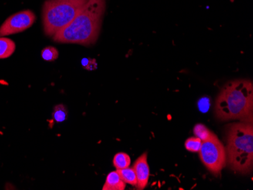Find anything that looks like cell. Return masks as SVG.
Returning a JSON list of instances; mask_svg holds the SVG:
<instances>
[{
	"instance_id": "1",
	"label": "cell",
	"mask_w": 253,
	"mask_h": 190,
	"mask_svg": "<svg viewBox=\"0 0 253 190\" xmlns=\"http://www.w3.org/2000/svg\"><path fill=\"white\" fill-rule=\"evenodd\" d=\"M106 7V0H88L73 21L53 37V40L83 46L95 43L100 33Z\"/></svg>"
},
{
	"instance_id": "2",
	"label": "cell",
	"mask_w": 253,
	"mask_h": 190,
	"mask_svg": "<svg viewBox=\"0 0 253 190\" xmlns=\"http://www.w3.org/2000/svg\"><path fill=\"white\" fill-rule=\"evenodd\" d=\"M253 110V84L251 80L228 82L216 99L214 113L223 120L251 117Z\"/></svg>"
},
{
	"instance_id": "3",
	"label": "cell",
	"mask_w": 253,
	"mask_h": 190,
	"mask_svg": "<svg viewBox=\"0 0 253 190\" xmlns=\"http://www.w3.org/2000/svg\"><path fill=\"white\" fill-rule=\"evenodd\" d=\"M227 153L232 171L248 174L253 165V127L252 123H237L227 130Z\"/></svg>"
},
{
	"instance_id": "4",
	"label": "cell",
	"mask_w": 253,
	"mask_h": 190,
	"mask_svg": "<svg viewBox=\"0 0 253 190\" xmlns=\"http://www.w3.org/2000/svg\"><path fill=\"white\" fill-rule=\"evenodd\" d=\"M88 0H46L42 6L45 35L53 38L73 21Z\"/></svg>"
},
{
	"instance_id": "5",
	"label": "cell",
	"mask_w": 253,
	"mask_h": 190,
	"mask_svg": "<svg viewBox=\"0 0 253 190\" xmlns=\"http://www.w3.org/2000/svg\"><path fill=\"white\" fill-rule=\"evenodd\" d=\"M199 153L202 162L211 174L218 175L225 167L227 162L225 148L214 133L203 140Z\"/></svg>"
},
{
	"instance_id": "6",
	"label": "cell",
	"mask_w": 253,
	"mask_h": 190,
	"mask_svg": "<svg viewBox=\"0 0 253 190\" xmlns=\"http://www.w3.org/2000/svg\"><path fill=\"white\" fill-rule=\"evenodd\" d=\"M36 18V15L31 10L16 12L8 17L0 26V38L26 31L34 25Z\"/></svg>"
},
{
	"instance_id": "7",
	"label": "cell",
	"mask_w": 253,
	"mask_h": 190,
	"mask_svg": "<svg viewBox=\"0 0 253 190\" xmlns=\"http://www.w3.org/2000/svg\"><path fill=\"white\" fill-rule=\"evenodd\" d=\"M136 178H137V185L136 187L139 190H144L149 182V164L147 161V153H143L135 161L133 167Z\"/></svg>"
},
{
	"instance_id": "8",
	"label": "cell",
	"mask_w": 253,
	"mask_h": 190,
	"mask_svg": "<svg viewBox=\"0 0 253 190\" xmlns=\"http://www.w3.org/2000/svg\"><path fill=\"white\" fill-rule=\"evenodd\" d=\"M126 184L121 178L117 171H112L108 174L106 183L102 187V190H124Z\"/></svg>"
},
{
	"instance_id": "9",
	"label": "cell",
	"mask_w": 253,
	"mask_h": 190,
	"mask_svg": "<svg viewBox=\"0 0 253 190\" xmlns=\"http://www.w3.org/2000/svg\"><path fill=\"white\" fill-rule=\"evenodd\" d=\"M16 46L9 38H0V59H7L15 52Z\"/></svg>"
},
{
	"instance_id": "10",
	"label": "cell",
	"mask_w": 253,
	"mask_h": 190,
	"mask_svg": "<svg viewBox=\"0 0 253 190\" xmlns=\"http://www.w3.org/2000/svg\"><path fill=\"white\" fill-rule=\"evenodd\" d=\"M117 171L125 184H130L133 187H136L137 178H136V173L133 168L128 167L125 169L117 170Z\"/></svg>"
},
{
	"instance_id": "11",
	"label": "cell",
	"mask_w": 253,
	"mask_h": 190,
	"mask_svg": "<svg viewBox=\"0 0 253 190\" xmlns=\"http://www.w3.org/2000/svg\"><path fill=\"white\" fill-rule=\"evenodd\" d=\"M131 160L130 156L125 152H119L114 156L113 164L116 169H125L126 167H130Z\"/></svg>"
},
{
	"instance_id": "12",
	"label": "cell",
	"mask_w": 253,
	"mask_h": 190,
	"mask_svg": "<svg viewBox=\"0 0 253 190\" xmlns=\"http://www.w3.org/2000/svg\"><path fill=\"white\" fill-rule=\"evenodd\" d=\"M202 143L203 141L198 137H190L186 140L184 146L186 150L190 152H199L201 148Z\"/></svg>"
},
{
	"instance_id": "13",
	"label": "cell",
	"mask_w": 253,
	"mask_h": 190,
	"mask_svg": "<svg viewBox=\"0 0 253 190\" xmlns=\"http://www.w3.org/2000/svg\"><path fill=\"white\" fill-rule=\"evenodd\" d=\"M67 116H68V111L63 105H58L54 108L52 117L55 121L58 123L63 122L64 120H66Z\"/></svg>"
},
{
	"instance_id": "14",
	"label": "cell",
	"mask_w": 253,
	"mask_h": 190,
	"mask_svg": "<svg viewBox=\"0 0 253 190\" xmlns=\"http://www.w3.org/2000/svg\"><path fill=\"white\" fill-rule=\"evenodd\" d=\"M41 56L43 60L47 61V62H53L59 57V52L55 47L47 46L42 49L41 52Z\"/></svg>"
},
{
	"instance_id": "15",
	"label": "cell",
	"mask_w": 253,
	"mask_h": 190,
	"mask_svg": "<svg viewBox=\"0 0 253 190\" xmlns=\"http://www.w3.org/2000/svg\"><path fill=\"white\" fill-rule=\"evenodd\" d=\"M193 133H194L195 136L202 140V141L208 139L212 133L206 126L201 124H198L195 126Z\"/></svg>"
}]
</instances>
